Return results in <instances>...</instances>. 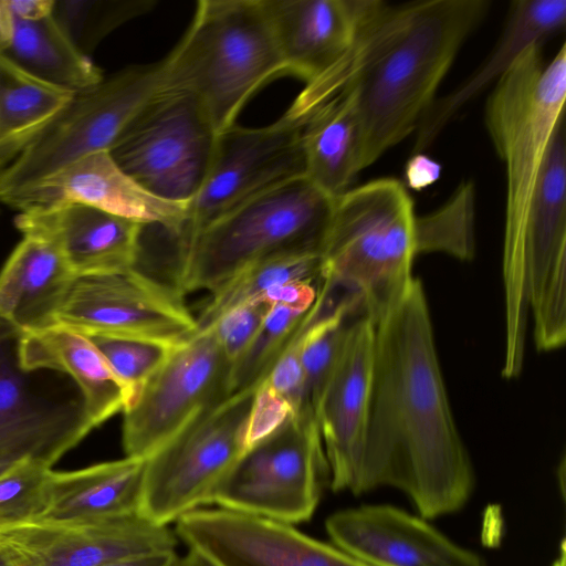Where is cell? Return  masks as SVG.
Instances as JSON below:
<instances>
[{"label":"cell","instance_id":"1","mask_svg":"<svg viewBox=\"0 0 566 566\" xmlns=\"http://www.w3.org/2000/svg\"><path fill=\"white\" fill-rule=\"evenodd\" d=\"M474 471L449 403L426 293L413 277L375 324L363 448L353 494L403 492L432 520L461 510Z\"/></svg>","mask_w":566,"mask_h":566},{"label":"cell","instance_id":"2","mask_svg":"<svg viewBox=\"0 0 566 566\" xmlns=\"http://www.w3.org/2000/svg\"><path fill=\"white\" fill-rule=\"evenodd\" d=\"M489 8L485 0H376L347 54L305 85L285 113L302 119L343 97L357 125L361 171L417 129Z\"/></svg>","mask_w":566,"mask_h":566},{"label":"cell","instance_id":"3","mask_svg":"<svg viewBox=\"0 0 566 566\" xmlns=\"http://www.w3.org/2000/svg\"><path fill=\"white\" fill-rule=\"evenodd\" d=\"M565 98V44L545 63L542 43H534L495 82L485 104V126L506 170L503 279L505 332L510 335L527 329L524 230L548 143L564 117Z\"/></svg>","mask_w":566,"mask_h":566},{"label":"cell","instance_id":"4","mask_svg":"<svg viewBox=\"0 0 566 566\" xmlns=\"http://www.w3.org/2000/svg\"><path fill=\"white\" fill-rule=\"evenodd\" d=\"M163 65V86L191 94L218 135L264 83L286 73L262 0L198 1Z\"/></svg>","mask_w":566,"mask_h":566},{"label":"cell","instance_id":"5","mask_svg":"<svg viewBox=\"0 0 566 566\" xmlns=\"http://www.w3.org/2000/svg\"><path fill=\"white\" fill-rule=\"evenodd\" d=\"M415 221L413 201L395 178L368 181L336 198L321 279L357 297L374 324L413 279Z\"/></svg>","mask_w":566,"mask_h":566},{"label":"cell","instance_id":"6","mask_svg":"<svg viewBox=\"0 0 566 566\" xmlns=\"http://www.w3.org/2000/svg\"><path fill=\"white\" fill-rule=\"evenodd\" d=\"M335 198L306 177L250 200L178 247L170 284L211 293L248 265L290 251L322 252Z\"/></svg>","mask_w":566,"mask_h":566},{"label":"cell","instance_id":"7","mask_svg":"<svg viewBox=\"0 0 566 566\" xmlns=\"http://www.w3.org/2000/svg\"><path fill=\"white\" fill-rule=\"evenodd\" d=\"M259 386L208 408L146 459L140 515L166 525L211 504L247 450L249 416Z\"/></svg>","mask_w":566,"mask_h":566},{"label":"cell","instance_id":"8","mask_svg":"<svg viewBox=\"0 0 566 566\" xmlns=\"http://www.w3.org/2000/svg\"><path fill=\"white\" fill-rule=\"evenodd\" d=\"M163 61L125 67L75 92L67 106L11 163L0 169V201L9 203L66 164L108 150L160 90Z\"/></svg>","mask_w":566,"mask_h":566},{"label":"cell","instance_id":"9","mask_svg":"<svg viewBox=\"0 0 566 566\" xmlns=\"http://www.w3.org/2000/svg\"><path fill=\"white\" fill-rule=\"evenodd\" d=\"M217 138L191 94L161 85L108 151L145 190L186 206L206 179Z\"/></svg>","mask_w":566,"mask_h":566},{"label":"cell","instance_id":"10","mask_svg":"<svg viewBox=\"0 0 566 566\" xmlns=\"http://www.w3.org/2000/svg\"><path fill=\"white\" fill-rule=\"evenodd\" d=\"M327 479L329 470L318 427L292 418L241 455L212 503L294 525L313 516Z\"/></svg>","mask_w":566,"mask_h":566},{"label":"cell","instance_id":"11","mask_svg":"<svg viewBox=\"0 0 566 566\" xmlns=\"http://www.w3.org/2000/svg\"><path fill=\"white\" fill-rule=\"evenodd\" d=\"M301 177H305L302 123L283 114L264 127L232 125L218 135L206 179L186 205L177 247L250 200Z\"/></svg>","mask_w":566,"mask_h":566},{"label":"cell","instance_id":"12","mask_svg":"<svg viewBox=\"0 0 566 566\" xmlns=\"http://www.w3.org/2000/svg\"><path fill=\"white\" fill-rule=\"evenodd\" d=\"M56 325L87 337L136 338L171 347L198 333L184 295L136 266L76 277Z\"/></svg>","mask_w":566,"mask_h":566},{"label":"cell","instance_id":"13","mask_svg":"<svg viewBox=\"0 0 566 566\" xmlns=\"http://www.w3.org/2000/svg\"><path fill=\"white\" fill-rule=\"evenodd\" d=\"M230 371L211 328L176 347L123 411L125 457L147 459L198 415L227 398Z\"/></svg>","mask_w":566,"mask_h":566},{"label":"cell","instance_id":"14","mask_svg":"<svg viewBox=\"0 0 566 566\" xmlns=\"http://www.w3.org/2000/svg\"><path fill=\"white\" fill-rule=\"evenodd\" d=\"M566 142L558 122L539 170L523 239V274L535 346L549 352L566 340Z\"/></svg>","mask_w":566,"mask_h":566},{"label":"cell","instance_id":"15","mask_svg":"<svg viewBox=\"0 0 566 566\" xmlns=\"http://www.w3.org/2000/svg\"><path fill=\"white\" fill-rule=\"evenodd\" d=\"M20 333L0 318V464L32 460L52 468L92 430L81 397L42 389L19 358Z\"/></svg>","mask_w":566,"mask_h":566},{"label":"cell","instance_id":"16","mask_svg":"<svg viewBox=\"0 0 566 566\" xmlns=\"http://www.w3.org/2000/svg\"><path fill=\"white\" fill-rule=\"evenodd\" d=\"M177 535L142 515L45 521L0 530L8 566H102L138 555L175 552Z\"/></svg>","mask_w":566,"mask_h":566},{"label":"cell","instance_id":"17","mask_svg":"<svg viewBox=\"0 0 566 566\" xmlns=\"http://www.w3.org/2000/svg\"><path fill=\"white\" fill-rule=\"evenodd\" d=\"M176 535L217 566H368L294 525L220 507L182 515Z\"/></svg>","mask_w":566,"mask_h":566},{"label":"cell","instance_id":"18","mask_svg":"<svg viewBox=\"0 0 566 566\" xmlns=\"http://www.w3.org/2000/svg\"><path fill=\"white\" fill-rule=\"evenodd\" d=\"M325 527L333 545L368 566H486L422 516L388 504L337 511Z\"/></svg>","mask_w":566,"mask_h":566},{"label":"cell","instance_id":"19","mask_svg":"<svg viewBox=\"0 0 566 566\" xmlns=\"http://www.w3.org/2000/svg\"><path fill=\"white\" fill-rule=\"evenodd\" d=\"M64 205L88 206L143 224H156L172 238L179 234L186 214V206L163 200L140 187L108 150L66 164L9 203L18 211Z\"/></svg>","mask_w":566,"mask_h":566},{"label":"cell","instance_id":"20","mask_svg":"<svg viewBox=\"0 0 566 566\" xmlns=\"http://www.w3.org/2000/svg\"><path fill=\"white\" fill-rule=\"evenodd\" d=\"M375 324L357 316L319 401L316 422L335 492L353 493L367 420Z\"/></svg>","mask_w":566,"mask_h":566},{"label":"cell","instance_id":"21","mask_svg":"<svg viewBox=\"0 0 566 566\" xmlns=\"http://www.w3.org/2000/svg\"><path fill=\"white\" fill-rule=\"evenodd\" d=\"M14 224L51 242L76 277L136 266L142 254L145 224L88 206L24 209Z\"/></svg>","mask_w":566,"mask_h":566},{"label":"cell","instance_id":"22","mask_svg":"<svg viewBox=\"0 0 566 566\" xmlns=\"http://www.w3.org/2000/svg\"><path fill=\"white\" fill-rule=\"evenodd\" d=\"M286 73L306 85L350 50L376 0H262Z\"/></svg>","mask_w":566,"mask_h":566},{"label":"cell","instance_id":"23","mask_svg":"<svg viewBox=\"0 0 566 566\" xmlns=\"http://www.w3.org/2000/svg\"><path fill=\"white\" fill-rule=\"evenodd\" d=\"M566 0H517L511 3L504 28L486 59L459 86L434 99L416 132L415 153H421L470 101L495 82L522 52L543 43L564 28Z\"/></svg>","mask_w":566,"mask_h":566},{"label":"cell","instance_id":"24","mask_svg":"<svg viewBox=\"0 0 566 566\" xmlns=\"http://www.w3.org/2000/svg\"><path fill=\"white\" fill-rule=\"evenodd\" d=\"M19 358L29 371L67 375L93 429L123 412L127 394L92 339L61 325L20 335Z\"/></svg>","mask_w":566,"mask_h":566},{"label":"cell","instance_id":"25","mask_svg":"<svg viewBox=\"0 0 566 566\" xmlns=\"http://www.w3.org/2000/svg\"><path fill=\"white\" fill-rule=\"evenodd\" d=\"M75 279L51 242L23 234L0 271V318L21 335L56 325Z\"/></svg>","mask_w":566,"mask_h":566},{"label":"cell","instance_id":"26","mask_svg":"<svg viewBox=\"0 0 566 566\" xmlns=\"http://www.w3.org/2000/svg\"><path fill=\"white\" fill-rule=\"evenodd\" d=\"M146 459L125 457L51 473L45 521H92L140 515Z\"/></svg>","mask_w":566,"mask_h":566},{"label":"cell","instance_id":"27","mask_svg":"<svg viewBox=\"0 0 566 566\" xmlns=\"http://www.w3.org/2000/svg\"><path fill=\"white\" fill-rule=\"evenodd\" d=\"M0 51L34 76L72 92L104 78L54 14L36 21L20 20L6 0H0Z\"/></svg>","mask_w":566,"mask_h":566},{"label":"cell","instance_id":"28","mask_svg":"<svg viewBox=\"0 0 566 566\" xmlns=\"http://www.w3.org/2000/svg\"><path fill=\"white\" fill-rule=\"evenodd\" d=\"M300 122L303 124L305 177L336 199L349 189L360 171L358 130L353 113L337 95Z\"/></svg>","mask_w":566,"mask_h":566},{"label":"cell","instance_id":"29","mask_svg":"<svg viewBox=\"0 0 566 566\" xmlns=\"http://www.w3.org/2000/svg\"><path fill=\"white\" fill-rule=\"evenodd\" d=\"M74 93L34 76L0 51V164L28 147Z\"/></svg>","mask_w":566,"mask_h":566},{"label":"cell","instance_id":"30","mask_svg":"<svg viewBox=\"0 0 566 566\" xmlns=\"http://www.w3.org/2000/svg\"><path fill=\"white\" fill-rule=\"evenodd\" d=\"M322 255L290 251L259 260L210 293L196 316L198 332L210 328L228 312L256 301L264 292L296 280H321Z\"/></svg>","mask_w":566,"mask_h":566},{"label":"cell","instance_id":"31","mask_svg":"<svg viewBox=\"0 0 566 566\" xmlns=\"http://www.w3.org/2000/svg\"><path fill=\"white\" fill-rule=\"evenodd\" d=\"M474 186L461 184L439 209L416 216V249L422 252H444L460 260L474 255Z\"/></svg>","mask_w":566,"mask_h":566},{"label":"cell","instance_id":"32","mask_svg":"<svg viewBox=\"0 0 566 566\" xmlns=\"http://www.w3.org/2000/svg\"><path fill=\"white\" fill-rule=\"evenodd\" d=\"M308 311L300 312L271 305L260 329L231 367L229 396L259 386L268 377L280 355L300 329Z\"/></svg>","mask_w":566,"mask_h":566},{"label":"cell","instance_id":"33","mask_svg":"<svg viewBox=\"0 0 566 566\" xmlns=\"http://www.w3.org/2000/svg\"><path fill=\"white\" fill-rule=\"evenodd\" d=\"M52 468L22 460L0 474V530L41 520L50 504Z\"/></svg>","mask_w":566,"mask_h":566},{"label":"cell","instance_id":"34","mask_svg":"<svg viewBox=\"0 0 566 566\" xmlns=\"http://www.w3.org/2000/svg\"><path fill=\"white\" fill-rule=\"evenodd\" d=\"M148 1H56L54 15L76 45L86 54L108 32L128 19L146 12Z\"/></svg>","mask_w":566,"mask_h":566},{"label":"cell","instance_id":"35","mask_svg":"<svg viewBox=\"0 0 566 566\" xmlns=\"http://www.w3.org/2000/svg\"><path fill=\"white\" fill-rule=\"evenodd\" d=\"M90 338L123 384L127 394L126 408L176 348L136 338L102 336Z\"/></svg>","mask_w":566,"mask_h":566},{"label":"cell","instance_id":"36","mask_svg":"<svg viewBox=\"0 0 566 566\" xmlns=\"http://www.w3.org/2000/svg\"><path fill=\"white\" fill-rule=\"evenodd\" d=\"M270 308L264 302L247 303L228 312L210 327L231 367L250 345Z\"/></svg>","mask_w":566,"mask_h":566},{"label":"cell","instance_id":"37","mask_svg":"<svg viewBox=\"0 0 566 566\" xmlns=\"http://www.w3.org/2000/svg\"><path fill=\"white\" fill-rule=\"evenodd\" d=\"M316 306V301L306 314L300 329L271 368L264 379L266 385L292 408L294 418L301 410L304 397V373L302 367L303 334Z\"/></svg>","mask_w":566,"mask_h":566},{"label":"cell","instance_id":"38","mask_svg":"<svg viewBox=\"0 0 566 566\" xmlns=\"http://www.w3.org/2000/svg\"><path fill=\"white\" fill-rule=\"evenodd\" d=\"M292 418L291 406L263 380L255 391L249 416L247 450L275 433Z\"/></svg>","mask_w":566,"mask_h":566},{"label":"cell","instance_id":"39","mask_svg":"<svg viewBox=\"0 0 566 566\" xmlns=\"http://www.w3.org/2000/svg\"><path fill=\"white\" fill-rule=\"evenodd\" d=\"M321 280H296L274 286L254 302L280 305L300 312L308 311L319 292Z\"/></svg>","mask_w":566,"mask_h":566},{"label":"cell","instance_id":"40","mask_svg":"<svg viewBox=\"0 0 566 566\" xmlns=\"http://www.w3.org/2000/svg\"><path fill=\"white\" fill-rule=\"evenodd\" d=\"M441 172L440 163L423 153H415L405 167V186L421 191L437 182Z\"/></svg>","mask_w":566,"mask_h":566},{"label":"cell","instance_id":"41","mask_svg":"<svg viewBox=\"0 0 566 566\" xmlns=\"http://www.w3.org/2000/svg\"><path fill=\"white\" fill-rule=\"evenodd\" d=\"M10 12L17 19L36 21L54 13L56 0H6Z\"/></svg>","mask_w":566,"mask_h":566},{"label":"cell","instance_id":"42","mask_svg":"<svg viewBox=\"0 0 566 566\" xmlns=\"http://www.w3.org/2000/svg\"><path fill=\"white\" fill-rule=\"evenodd\" d=\"M176 557L175 552H164L126 557L102 566H171Z\"/></svg>","mask_w":566,"mask_h":566},{"label":"cell","instance_id":"43","mask_svg":"<svg viewBox=\"0 0 566 566\" xmlns=\"http://www.w3.org/2000/svg\"><path fill=\"white\" fill-rule=\"evenodd\" d=\"M171 566H217L207 557L201 554L189 549V552L181 557H176Z\"/></svg>","mask_w":566,"mask_h":566},{"label":"cell","instance_id":"44","mask_svg":"<svg viewBox=\"0 0 566 566\" xmlns=\"http://www.w3.org/2000/svg\"><path fill=\"white\" fill-rule=\"evenodd\" d=\"M13 464L14 463H11V464H0V474H2L4 471H7Z\"/></svg>","mask_w":566,"mask_h":566},{"label":"cell","instance_id":"45","mask_svg":"<svg viewBox=\"0 0 566 566\" xmlns=\"http://www.w3.org/2000/svg\"><path fill=\"white\" fill-rule=\"evenodd\" d=\"M0 566H8L7 562L4 560V558L2 557L1 554H0Z\"/></svg>","mask_w":566,"mask_h":566}]
</instances>
